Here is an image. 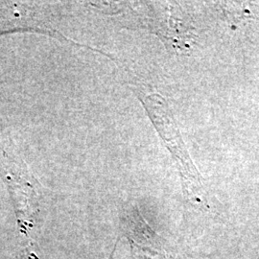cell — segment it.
Masks as SVG:
<instances>
[{
  "instance_id": "obj_1",
  "label": "cell",
  "mask_w": 259,
  "mask_h": 259,
  "mask_svg": "<svg viewBox=\"0 0 259 259\" xmlns=\"http://www.w3.org/2000/svg\"><path fill=\"white\" fill-rule=\"evenodd\" d=\"M140 98L148 111L151 119L157 126L156 128L160 134L161 139L165 141L167 147L179 164L183 190L186 200L190 201L199 208L204 207L207 209L208 204L204 194L202 178L190 159L164 99L157 94H151L145 97L140 96Z\"/></svg>"
},
{
  "instance_id": "obj_2",
  "label": "cell",
  "mask_w": 259,
  "mask_h": 259,
  "mask_svg": "<svg viewBox=\"0 0 259 259\" xmlns=\"http://www.w3.org/2000/svg\"><path fill=\"white\" fill-rule=\"evenodd\" d=\"M124 226L134 259H171L159 244L160 237L154 232L137 206L126 211Z\"/></svg>"
}]
</instances>
